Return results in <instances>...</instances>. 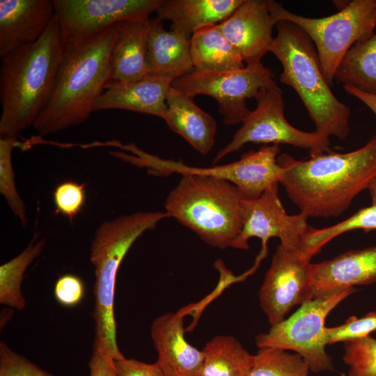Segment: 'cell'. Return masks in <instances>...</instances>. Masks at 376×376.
Returning a JSON list of instances; mask_svg holds the SVG:
<instances>
[{"label":"cell","mask_w":376,"mask_h":376,"mask_svg":"<svg viewBox=\"0 0 376 376\" xmlns=\"http://www.w3.org/2000/svg\"><path fill=\"white\" fill-rule=\"evenodd\" d=\"M277 164L282 169L279 182L300 212L338 217L376 178V135L350 152H320L300 161L283 153Z\"/></svg>","instance_id":"1"},{"label":"cell","mask_w":376,"mask_h":376,"mask_svg":"<svg viewBox=\"0 0 376 376\" xmlns=\"http://www.w3.org/2000/svg\"><path fill=\"white\" fill-rule=\"evenodd\" d=\"M55 17L34 43L1 58L0 139L33 126L47 105L68 50Z\"/></svg>","instance_id":"2"},{"label":"cell","mask_w":376,"mask_h":376,"mask_svg":"<svg viewBox=\"0 0 376 376\" xmlns=\"http://www.w3.org/2000/svg\"><path fill=\"white\" fill-rule=\"evenodd\" d=\"M118 23L69 46L51 98L33 126L40 136L80 125L93 112L96 100L111 80Z\"/></svg>","instance_id":"3"},{"label":"cell","mask_w":376,"mask_h":376,"mask_svg":"<svg viewBox=\"0 0 376 376\" xmlns=\"http://www.w3.org/2000/svg\"><path fill=\"white\" fill-rule=\"evenodd\" d=\"M277 34L269 52L281 62L280 81L291 86L304 103L315 132L345 139L350 132V109L334 95L322 74L313 41L298 26L285 20L276 24Z\"/></svg>","instance_id":"4"},{"label":"cell","mask_w":376,"mask_h":376,"mask_svg":"<svg viewBox=\"0 0 376 376\" xmlns=\"http://www.w3.org/2000/svg\"><path fill=\"white\" fill-rule=\"evenodd\" d=\"M166 217H169L166 212H136L122 215L103 222L92 240L90 260L95 275L93 347L104 351L114 360L125 357L117 344L113 308L118 268L134 242Z\"/></svg>","instance_id":"5"},{"label":"cell","mask_w":376,"mask_h":376,"mask_svg":"<svg viewBox=\"0 0 376 376\" xmlns=\"http://www.w3.org/2000/svg\"><path fill=\"white\" fill-rule=\"evenodd\" d=\"M242 197L230 182L183 174L165 201L169 217L219 249L231 246L243 227Z\"/></svg>","instance_id":"6"},{"label":"cell","mask_w":376,"mask_h":376,"mask_svg":"<svg viewBox=\"0 0 376 376\" xmlns=\"http://www.w3.org/2000/svg\"><path fill=\"white\" fill-rule=\"evenodd\" d=\"M276 22H290L301 28L313 41L322 74L329 85L347 51L357 42L373 36L376 27V0H354L336 14L322 18L293 13L277 2L268 0Z\"/></svg>","instance_id":"7"},{"label":"cell","mask_w":376,"mask_h":376,"mask_svg":"<svg viewBox=\"0 0 376 376\" xmlns=\"http://www.w3.org/2000/svg\"><path fill=\"white\" fill-rule=\"evenodd\" d=\"M129 155L120 152L118 158L136 166L146 167L156 175H169L173 173L208 175L226 180L233 184L244 200L259 198L265 190L279 183L282 169L277 164L279 145H263L257 151L250 150L234 162L209 168L187 166L181 160L164 159L147 153L135 144L124 145Z\"/></svg>","instance_id":"8"},{"label":"cell","mask_w":376,"mask_h":376,"mask_svg":"<svg viewBox=\"0 0 376 376\" xmlns=\"http://www.w3.org/2000/svg\"><path fill=\"white\" fill-rule=\"evenodd\" d=\"M355 291L354 287L348 288L303 304L290 317L272 325L267 333L258 334L257 346L295 351L315 373L335 370L333 360L325 350V319L339 303Z\"/></svg>","instance_id":"9"},{"label":"cell","mask_w":376,"mask_h":376,"mask_svg":"<svg viewBox=\"0 0 376 376\" xmlns=\"http://www.w3.org/2000/svg\"><path fill=\"white\" fill-rule=\"evenodd\" d=\"M172 87L192 98L202 94L215 99L227 125L244 120L251 111L246 106V99L256 97L260 89L280 88L272 72L262 63L232 71L194 70L173 80Z\"/></svg>","instance_id":"10"},{"label":"cell","mask_w":376,"mask_h":376,"mask_svg":"<svg viewBox=\"0 0 376 376\" xmlns=\"http://www.w3.org/2000/svg\"><path fill=\"white\" fill-rule=\"evenodd\" d=\"M255 99L257 106L242 122L230 142L213 159L217 163L248 143L290 144L309 150L310 154L329 152V139L315 132H307L290 125L285 118L281 88H262Z\"/></svg>","instance_id":"11"},{"label":"cell","mask_w":376,"mask_h":376,"mask_svg":"<svg viewBox=\"0 0 376 376\" xmlns=\"http://www.w3.org/2000/svg\"><path fill=\"white\" fill-rule=\"evenodd\" d=\"M56 17L69 46L125 20H148L163 0H53Z\"/></svg>","instance_id":"12"},{"label":"cell","mask_w":376,"mask_h":376,"mask_svg":"<svg viewBox=\"0 0 376 376\" xmlns=\"http://www.w3.org/2000/svg\"><path fill=\"white\" fill-rule=\"evenodd\" d=\"M310 260L300 250L277 246L259 291L260 307L272 326L283 320L295 306L313 299Z\"/></svg>","instance_id":"13"},{"label":"cell","mask_w":376,"mask_h":376,"mask_svg":"<svg viewBox=\"0 0 376 376\" xmlns=\"http://www.w3.org/2000/svg\"><path fill=\"white\" fill-rule=\"evenodd\" d=\"M243 227L230 247L249 249L248 241L253 237L262 240V248H267L272 237L280 239L285 249L299 250L301 237L308 225L304 213L289 215L279 197V183L274 184L254 200L242 199Z\"/></svg>","instance_id":"14"},{"label":"cell","mask_w":376,"mask_h":376,"mask_svg":"<svg viewBox=\"0 0 376 376\" xmlns=\"http://www.w3.org/2000/svg\"><path fill=\"white\" fill-rule=\"evenodd\" d=\"M276 23L268 0H244L217 26L246 65H249L261 63L263 56L269 52L274 40L272 30Z\"/></svg>","instance_id":"15"},{"label":"cell","mask_w":376,"mask_h":376,"mask_svg":"<svg viewBox=\"0 0 376 376\" xmlns=\"http://www.w3.org/2000/svg\"><path fill=\"white\" fill-rule=\"evenodd\" d=\"M55 17L53 0H1V58L39 40Z\"/></svg>","instance_id":"16"},{"label":"cell","mask_w":376,"mask_h":376,"mask_svg":"<svg viewBox=\"0 0 376 376\" xmlns=\"http://www.w3.org/2000/svg\"><path fill=\"white\" fill-rule=\"evenodd\" d=\"M376 282V245L352 250L311 265L313 299L331 296L354 285Z\"/></svg>","instance_id":"17"},{"label":"cell","mask_w":376,"mask_h":376,"mask_svg":"<svg viewBox=\"0 0 376 376\" xmlns=\"http://www.w3.org/2000/svg\"><path fill=\"white\" fill-rule=\"evenodd\" d=\"M150 335L157 352V363L164 376H198L203 354L185 338L182 311L156 318Z\"/></svg>","instance_id":"18"},{"label":"cell","mask_w":376,"mask_h":376,"mask_svg":"<svg viewBox=\"0 0 376 376\" xmlns=\"http://www.w3.org/2000/svg\"><path fill=\"white\" fill-rule=\"evenodd\" d=\"M172 82L171 79L151 75L133 82L110 80L96 100L93 112L125 109L164 119L167 110L166 97Z\"/></svg>","instance_id":"19"},{"label":"cell","mask_w":376,"mask_h":376,"mask_svg":"<svg viewBox=\"0 0 376 376\" xmlns=\"http://www.w3.org/2000/svg\"><path fill=\"white\" fill-rule=\"evenodd\" d=\"M149 75L173 81L194 71L190 40L177 31L164 29L157 17L148 20Z\"/></svg>","instance_id":"20"},{"label":"cell","mask_w":376,"mask_h":376,"mask_svg":"<svg viewBox=\"0 0 376 376\" xmlns=\"http://www.w3.org/2000/svg\"><path fill=\"white\" fill-rule=\"evenodd\" d=\"M148 20L118 23V33L111 57V80L133 82L149 76Z\"/></svg>","instance_id":"21"},{"label":"cell","mask_w":376,"mask_h":376,"mask_svg":"<svg viewBox=\"0 0 376 376\" xmlns=\"http://www.w3.org/2000/svg\"><path fill=\"white\" fill-rule=\"evenodd\" d=\"M164 120L169 127L183 137L202 155L212 149L217 133L215 120L199 108L193 98L170 88L166 97Z\"/></svg>","instance_id":"22"},{"label":"cell","mask_w":376,"mask_h":376,"mask_svg":"<svg viewBox=\"0 0 376 376\" xmlns=\"http://www.w3.org/2000/svg\"><path fill=\"white\" fill-rule=\"evenodd\" d=\"M244 0H163L157 10L161 20H171V30L190 40L198 29L228 19Z\"/></svg>","instance_id":"23"},{"label":"cell","mask_w":376,"mask_h":376,"mask_svg":"<svg viewBox=\"0 0 376 376\" xmlns=\"http://www.w3.org/2000/svg\"><path fill=\"white\" fill-rule=\"evenodd\" d=\"M190 53L196 71L226 72L246 66L217 24L202 27L194 33L190 38Z\"/></svg>","instance_id":"24"},{"label":"cell","mask_w":376,"mask_h":376,"mask_svg":"<svg viewBox=\"0 0 376 376\" xmlns=\"http://www.w3.org/2000/svg\"><path fill=\"white\" fill-rule=\"evenodd\" d=\"M202 352L203 363L198 376H247L253 363L254 355L231 336H215Z\"/></svg>","instance_id":"25"},{"label":"cell","mask_w":376,"mask_h":376,"mask_svg":"<svg viewBox=\"0 0 376 376\" xmlns=\"http://www.w3.org/2000/svg\"><path fill=\"white\" fill-rule=\"evenodd\" d=\"M334 79L343 86L376 95V33L356 42L347 51Z\"/></svg>","instance_id":"26"},{"label":"cell","mask_w":376,"mask_h":376,"mask_svg":"<svg viewBox=\"0 0 376 376\" xmlns=\"http://www.w3.org/2000/svg\"><path fill=\"white\" fill-rule=\"evenodd\" d=\"M45 238L36 237L18 256L0 266V303L18 311L24 309L25 299L21 291L24 274L29 265L42 252Z\"/></svg>","instance_id":"27"},{"label":"cell","mask_w":376,"mask_h":376,"mask_svg":"<svg viewBox=\"0 0 376 376\" xmlns=\"http://www.w3.org/2000/svg\"><path fill=\"white\" fill-rule=\"evenodd\" d=\"M356 229L367 233L376 230V205L362 208L348 219L328 228L316 229L308 226L301 237L299 250L311 259L330 240Z\"/></svg>","instance_id":"28"},{"label":"cell","mask_w":376,"mask_h":376,"mask_svg":"<svg viewBox=\"0 0 376 376\" xmlns=\"http://www.w3.org/2000/svg\"><path fill=\"white\" fill-rule=\"evenodd\" d=\"M309 367L298 354L270 347H260L247 376H308Z\"/></svg>","instance_id":"29"},{"label":"cell","mask_w":376,"mask_h":376,"mask_svg":"<svg viewBox=\"0 0 376 376\" xmlns=\"http://www.w3.org/2000/svg\"><path fill=\"white\" fill-rule=\"evenodd\" d=\"M15 138L0 139V193L5 198L13 214L19 219L24 227L28 219L24 203L18 194L12 165V150L16 143Z\"/></svg>","instance_id":"30"},{"label":"cell","mask_w":376,"mask_h":376,"mask_svg":"<svg viewBox=\"0 0 376 376\" xmlns=\"http://www.w3.org/2000/svg\"><path fill=\"white\" fill-rule=\"evenodd\" d=\"M347 376H376V338L370 336L345 343Z\"/></svg>","instance_id":"31"},{"label":"cell","mask_w":376,"mask_h":376,"mask_svg":"<svg viewBox=\"0 0 376 376\" xmlns=\"http://www.w3.org/2000/svg\"><path fill=\"white\" fill-rule=\"evenodd\" d=\"M375 330L376 311H371L360 318L357 316H350L341 325L326 327L324 340L326 345L338 342L346 343L368 336Z\"/></svg>","instance_id":"32"},{"label":"cell","mask_w":376,"mask_h":376,"mask_svg":"<svg viewBox=\"0 0 376 376\" xmlns=\"http://www.w3.org/2000/svg\"><path fill=\"white\" fill-rule=\"evenodd\" d=\"M56 212L72 221L81 212L85 202V185L65 181L58 185L53 193Z\"/></svg>","instance_id":"33"},{"label":"cell","mask_w":376,"mask_h":376,"mask_svg":"<svg viewBox=\"0 0 376 376\" xmlns=\"http://www.w3.org/2000/svg\"><path fill=\"white\" fill-rule=\"evenodd\" d=\"M0 376H56L0 342Z\"/></svg>","instance_id":"34"},{"label":"cell","mask_w":376,"mask_h":376,"mask_svg":"<svg viewBox=\"0 0 376 376\" xmlns=\"http://www.w3.org/2000/svg\"><path fill=\"white\" fill-rule=\"evenodd\" d=\"M85 292L84 284L77 276L65 274L56 281L54 285V296L62 306L72 307L82 300Z\"/></svg>","instance_id":"35"},{"label":"cell","mask_w":376,"mask_h":376,"mask_svg":"<svg viewBox=\"0 0 376 376\" xmlns=\"http://www.w3.org/2000/svg\"><path fill=\"white\" fill-rule=\"evenodd\" d=\"M113 362L119 376H164L157 362L147 363L125 357Z\"/></svg>","instance_id":"36"},{"label":"cell","mask_w":376,"mask_h":376,"mask_svg":"<svg viewBox=\"0 0 376 376\" xmlns=\"http://www.w3.org/2000/svg\"><path fill=\"white\" fill-rule=\"evenodd\" d=\"M113 361L114 359L107 352L93 347L91 357L88 362L90 376H119Z\"/></svg>","instance_id":"37"},{"label":"cell","mask_w":376,"mask_h":376,"mask_svg":"<svg viewBox=\"0 0 376 376\" xmlns=\"http://www.w3.org/2000/svg\"><path fill=\"white\" fill-rule=\"evenodd\" d=\"M343 88L347 93L357 98L368 107L376 116V95L366 93L349 86H343Z\"/></svg>","instance_id":"38"},{"label":"cell","mask_w":376,"mask_h":376,"mask_svg":"<svg viewBox=\"0 0 376 376\" xmlns=\"http://www.w3.org/2000/svg\"><path fill=\"white\" fill-rule=\"evenodd\" d=\"M368 189L371 196L372 204L376 205V178L371 183Z\"/></svg>","instance_id":"39"},{"label":"cell","mask_w":376,"mask_h":376,"mask_svg":"<svg viewBox=\"0 0 376 376\" xmlns=\"http://www.w3.org/2000/svg\"><path fill=\"white\" fill-rule=\"evenodd\" d=\"M375 23H376V7H375Z\"/></svg>","instance_id":"40"}]
</instances>
